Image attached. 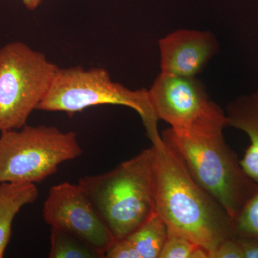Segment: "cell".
<instances>
[{
	"label": "cell",
	"instance_id": "cell-2",
	"mask_svg": "<svg viewBox=\"0 0 258 258\" xmlns=\"http://www.w3.org/2000/svg\"><path fill=\"white\" fill-rule=\"evenodd\" d=\"M226 127L227 115L188 128L171 127L163 132L161 138L179 156L194 179L234 220L258 184L247 175L226 142Z\"/></svg>",
	"mask_w": 258,
	"mask_h": 258
},
{
	"label": "cell",
	"instance_id": "cell-6",
	"mask_svg": "<svg viewBox=\"0 0 258 258\" xmlns=\"http://www.w3.org/2000/svg\"><path fill=\"white\" fill-rule=\"evenodd\" d=\"M60 68L22 42L0 48V132L20 129L41 103Z\"/></svg>",
	"mask_w": 258,
	"mask_h": 258
},
{
	"label": "cell",
	"instance_id": "cell-7",
	"mask_svg": "<svg viewBox=\"0 0 258 258\" xmlns=\"http://www.w3.org/2000/svg\"><path fill=\"white\" fill-rule=\"evenodd\" d=\"M42 214L51 227L76 236L104 257L107 249L114 243L109 229L79 184L63 182L51 187Z\"/></svg>",
	"mask_w": 258,
	"mask_h": 258
},
{
	"label": "cell",
	"instance_id": "cell-11",
	"mask_svg": "<svg viewBox=\"0 0 258 258\" xmlns=\"http://www.w3.org/2000/svg\"><path fill=\"white\" fill-rule=\"evenodd\" d=\"M38 195L35 184H0V258L4 256L11 238L12 225L17 214L25 205L35 203Z\"/></svg>",
	"mask_w": 258,
	"mask_h": 258
},
{
	"label": "cell",
	"instance_id": "cell-1",
	"mask_svg": "<svg viewBox=\"0 0 258 258\" xmlns=\"http://www.w3.org/2000/svg\"><path fill=\"white\" fill-rule=\"evenodd\" d=\"M152 145L156 212L168 230L204 247L211 258L222 242L235 237L233 220L162 138Z\"/></svg>",
	"mask_w": 258,
	"mask_h": 258
},
{
	"label": "cell",
	"instance_id": "cell-3",
	"mask_svg": "<svg viewBox=\"0 0 258 258\" xmlns=\"http://www.w3.org/2000/svg\"><path fill=\"white\" fill-rule=\"evenodd\" d=\"M154 164L152 145L108 172L79 179L115 241L127 238L155 213Z\"/></svg>",
	"mask_w": 258,
	"mask_h": 258
},
{
	"label": "cell",
	"instance_id": "cell-17",
	"mask_svg": "<svg viewBox=\"0 0 258 258\" xmlns=\"http://www.w3.org/2000/svg\"><path fill=\"white\" fill-rule=\"evenodd\" d=\"M211 258H244L240 240L232 237L224 241L212 253Z\"/></svg>",
	"mask_w": 258,
	"mask_h": 258
},
{
	"label": "cell",
	"instance_id": "cell-18",
	"mask_svg": "<svg viewBox=\"0 0 258 258\" xmlns=\"http://www.w3.org/2000/svg\"><path fill=\"white\" fill-rule=\"evenodd\" d=\"M240 240L244 258H258V239L237 238Z\"/></svg>",
	"mask_w": 258,
	"mask_h": 258
},
{
	"label": "cell",
	"instance_id": "cell-19",
	"mask_svg": "<svg viewBox=\"0 0 258 258\" xmlns=\"http://www.w3.org/2000/svg\"><path fill=\"white\" fill-rule=\"evenodd\" d=\"M22 2L29 10H36L42 3V0H22Z\"/></svg>",
	"mask_w": 258,
	"mask_h": 258
},
{
	"label": "cell",
	"instance_id": "cell-12",
	"mask_svg": "<svg viewBox=\"0 0 258 258\" xmlns=\"http://www.w3.org/2000/svg\"><path fill=\"white\" fill-rule=\"evenodd\" d=\"M167 236V226L155 212L127 238L135 246L141 258H159Z\"/></svg>",
	"mask_w": 258,
	"mask_h": 258
},
{
	"label": "cell",
	"instance_id": "cell-15",
	"mask_svg": "<svg viewBox=\"0 0 258 258\" xmlns=\"http://www.w3.org/2000/svg\"><path fill=\"white\" fill-rule=\"evenodd\" d=\"M233 222L235 238L258 239V187Z\"/></svg>",
	"mask_w": 258,
	"mask_h": 258
},
{
	"label": "cell",
	"instance_id": "cell-8",
	"mask_svg": "<svg viewBox=\"0 0 258 258\" xmlns=\"http://www.w3.org/2000/svg\"><path fill=\"white\" fill-rule=\"evenodd\" d=\"M148 91L158 119L164 120L171 128H188L226 116L195 77L161 73Z\"/></svg>",
	"mask_w": 258,
	"mask_h": 258
},
{
	"label": "cell",
	"instance_id": "cell-14",
	"mask_svg": "<svg viewBox=\"0 0 258 258\" xmlns=\"http://www.w3.org/2000/svg\"><path fill=\"white\" fill-rule=\"evenodd\" d=\"M159 258H210L207 249L184 236L168 230Z\"/></svg>",
	"mask_w": 258,
	"mask_h": 258
},
{
	"label": "cell",
	"instance_id": "cell-13",
	"mask_svg": "<svg viewBox=\"0 0 258 258\" xmlns=\"http://www.w3.org/2000/svg\"><path fill=\"white\" fill-rule=\"evenodd\" d=\"M50 258H102L89 244L66 231L51 227Z\"/></svg>",
	"mask_w": 258,
	"mask_h": 258
},
{
	"label": "cell",
	"instance_id": "cell-9",
	"mask_svg": "<svg viewBox=\"0 0 258 258\" xmlns=\"http://www.w3.org/2000/svg\"><path fill=\"white\" fill-rule=\"evenodd\" d=\"M162 74L194 78L217 52L215 37L209 32L179 30L159 42Z\"/></svg>",
	"mask_w": 258,
	"mask_h": 258
},
{
	"label": "cell",
	"instance_id": "cell-10",
	"mask_svg": "<svg viewBox=\"0 0 258 258\" xmlns=\"http://www.w3.org/2000/svg\"><path fill=\"white\" fill-rule=\"evenodd\" d=\"M228 126L242 131L248 137V148L240 160L247 175L258 184V91L237 98L227 106Z\"/></svg>",
	"mask_w": 258,
	"mask_h": 258
},
{
	"label": "cell",
	"instance_id": "cell-5",
	"mask_svg": "<svg viewBox=\"0 0 258 258\" xmlns=\"http://www.w3.org/2000/svg\"><path fill=\"white\" fill-rule=\"evenodd\" d=\"M82 152L75 132L46 125L5 131L0 137V184L40 182Z\"/></svg>",
	"mask_w": 258,
	"mask_h": 258
},
{
	"label": "cell",
	"instance_id": "cell-4",
	"mask_svg": "<svg viewBox=\"0 0 258 258\" xmlns=\"http://www.w3.org/2000/svg\"><path fill=\"white\" fill-rule=\"evenodd\" d=\"M100 105H118L132 108L141 117L152 143L161 140L158 132L159 119L148 90L128 89L112 81L108 71L103 69L86 70L80 66L59 69L37 110L64 112L72 115Z\"/></svg>",
	"mask_w": 258,
	"mask_h": 258
},
{
	"label": "cell",
	"instance_id": "cell-16",
	"mask_svg": "<svg viewBox=\"0 0 258 258\" xmlns=\"http://www.w3.org/2000/svg\"><path fill=\"white\" fill-rule=\"evenodd\" d=\"M107 258H141L135 246L128 238L115 241L105 252Z\"/></svg>",
	"mask_w": 258,
	"mask_h": 258
}]
</instances>
